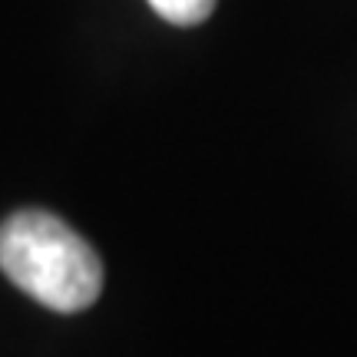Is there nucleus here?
I'll return each mask as SVG.
<instances>
[{
	"label": "nucleus",
	"mask_w": 357,
	"mask_h": 357,
	"mask_svg": "<svg viewBox=\"0 0 357 357\" xmlns=\"http://www.w3.org/2000/svg\"><path fill=\"white\" fill-rule=\"evenodd\" d=\"M0 271L37 305L60 314L86 311L102 291L93 245L40 208H24L0 225Z\"/></svg>",
	"instance_id": "nucleus-1"
},
{
	"label": "nucleus",
	"mask_w": 357,
	"mask_h": 357,
	"mask_svg": "<svg viewBox=\"0 0 357 357\" xmlns=\"http://www.w3.org/2000/svg\"><path fill=\"white\" fill-rule=\"evenodd\" d=\"M153 10L176 26H195L208 20V13L215 10V0H149Z\"/></svg>",
	"instance_id": "nucleus-2"
}]
</instances>
